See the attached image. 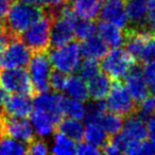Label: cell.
<instances>
[{"mask_svg": "<svg viewBox=\"0 0 155 155\" xmlns=\"http://www.w3.org/2000/svg\"><path fill=\"white\" fill-rule=\"evenodd\" d=\"M45 12V7L28 5L13 0L3 21L7 33L12 36H19L25 30L43 17Z\"/></svg>", "mask_w": 155, "mask_h": 155, "instance_id": "cell-1", "label": "cell"}, {"mask_svg": "<svg viewBox=\"0 0 155 155\" xmlns=\"http://www.w3.org/2000/svg\"><path fill=\"white\" fill-rule=\"evenodd\" d=\"M43 17L19 34V38L31 52L48 51L50 47V31H51L52 14L47 8Z\"/></svg>", "mask_w": 155, "mask_h": 155, "instance_id": "cell-2", "label": "cell"}, {"mask_svg": "<svg viewBox=\"0 0 155 155\" xmlns=\"http://www.w3.org/2000/svg\"><path fill=\"white\" fill-rule=\"evenodd\" d=\"M48 54L52 67L66 73L67 75L78 71L83 58L81 44L75 39L61 47L51 48Z\"/></svg>", "mask_w": 155, "mask_h": 155, "instance_id": "cell-3", "label": "cell"}, {"mask_svg": "<svg viewBox=\"0 0 155 155\" xmlns=\"http://www.w3.org/2000/svg\"><path fill=\"white\" fill-rule=\"evenodd\" d=\"M8 35L5 44L0 48V68L27 67L32 52L18 36Z\"/></svg>", "mask_w": 155, "mask_h": 155, "instance_id": "cell-4", "label": "cell"}, {"mask_svg": "<svg viewBox=\"0 0 155 155\" xmlns=\"http://www.w3.org/2000/svg\"><path fill=\"white\" fill-rule=\"evenodd\" d=\"M0 85L11 94L34 97L36 95L30 79V74L25 67L0 68Z\"/></svg>", "mask_w": 155, "mask_h": 155, "instance_id": "cell-5", "label": "cell"}, {"mask_svg": "<svg viewBox=\"0 0 155 155\" xmlns=\"http://www.w3.org/2000/svg\"><path fill=\"white\" fill-rule=\"evenodd\" d=\"M101 60L100 68L114 80H122L137 63L127 49L120 47L110 50Z\"/></svg>", "mask_w": 155, "mask_h": 155, "instance_id": "cell-6", "label": "cell"}, {"mask_svg": "<svg viewBox=\"0 0 155 155\" xmlns=\"http://www.w3.org/2000/svg\"><path fill=\"white\" fill-rule=\"evenodd\" d=\"M29 74L36 94L50 91L49 79L52 64L48 51L33 52L29 62Z\"/></svg>", "mask_w": 155, "mask_h": 155, "instance_id": "cell-7", "label": "cell"}, {"mask_svg": "<svg viewBox=\"0 0 155 155\" xmlns=\"http://www.w3.org/2000/svg\"><path fill=\"white\" fill-rule=\"evenodd\" d=\"M105 101L107 110L123 117H127L137 110V102L133 99L121 80H115Z\"/></svg>", "mask_w": 155, "mask_h": 155, "instance_id": "cell-8", "label": "cell"}, {"mask_svg": "<svg viewBox=\"0 0 155 155\" xmlns=\"http://www.w3.org/2000/svg\"><path fill=\"white\" fill-rule=\"evenodd\" d=\"M48 10L52 14L51 31H50V47L58 48L74 41L75 35L72 22L60 13V9Z\"/></svg>", "mask_w": 155, "mask_h": 155, "instance_id": "cell-9", "label": "cell"}, {"mask_svg": "<svg viewBox=\"0 0 155 155\" xmlns=\"http://www.w3.org/2000/svg\"><path fill=\"white\" fill-rule=\"evenodd\" d=\"M1 132L2 135L10 136L22 142L29 143L34 139V130L27 118L13 117L2 114L1 118Z\"/></svg>", "mask_w": 155, "mask_h": 155, "instance_id": "cell-10", "label": "cell"}, {"mask_svg": "<svg viewBox=\"0 0 155 155\" xmlns=\"http://www.w3.org/2000/svg\"><path fill=\"white\" fill-rule=\"evenodd\" d=\"M64 100L65 96L61 93L54 91H47L36 94L32 102L34 108H38V110L50 113L58 124V122L64 118V112H63Z\"/></svg>", "mask_w": 155, "mask_h": 155, "instance_id": "cell-11", "label": "cell"}, {"mask_svg": "<svg viewBox=\"0 0 155 155\" xmlns=\"http://www.w3.org/2000/svg\"><path fill=\"white\" fill-rule=\"evenodd\" d=\"M98 17L124 30L129 25V17L125 11V0H106L102 5Z\"/></svg>", "mask_w": 155, "mask_h": 155, "instance_id": "cell-12", "label": "cell"}, {"mask_svg": "<svg viewBox=\"0 0 155 155\" xmlns=\"http://www.w3.org/2000/svg\"><path fill=\"white\" fill-rule=\"evenodd\" d=\"M125 87L137 103L144 99L150 94V88L142 74L141 66L136 63L125 75Z\"/></svg>", "mask_w": 155, "mask_h": 155, "instance_id": "cell-13", "label": "cell"}, {"mask_svg": "<svg viewBox=\"0 0 155 155\" xmlns=\"http://www.w3.org/2000/svg\"><path fill=\"white\" fill-rule=\"evenodd\" d=\"M30 122L34 132L39 138H48L53 135L58 127V122L50 113L43 110L34 108L30 114Z\"/></svg>", "mask_w": 155, "mask_h": 155, "instance_id": "cell-14", "label": "cell"}, {"mask_svg": "<svg viewBox=\"0 0 155 155\" xmlns=\"http://www.w3.org/2000/svg\"><path fill=\"white\" fill-rule=\"evenodd\" d=\"M33 108V102L31 97L18 94H12L8 96L3 104V114L13 117L27 118L30 116Z\"/></svg>", "mask_w": 155, "mask_h": 155, "instance_id": "cell-15", "label": "cell"}, {"mask_svg": "<svg viewBox=\"0 0 155 155\" xmlns=\"http://www.w3.org/2000/svg\"><path fill=\"white\" fill-rule=\"evenodd\" d=\"M97 33L108 47H121L124 43V31L106 20H101L97 24Z\"/></svg>", "mask_w": 155, "mask_h": 155, "instance_id": "cell-16", "label": "cell"}, {"mask_svg": "<svg viewBox=\"0 0 155 155\" xmlns=\"http://www.w3.org/2000/svg\"><path fill=\"white\" fill-rule=\"evenodd\" d=\"M122 127V133L130 140H144L149 136V131L144 120L140 118L136 113L127 116Z\"/></svg>", "mask_w": 155, "mask_h": 155, "instance_id": "cell-17", "label": "cell"}, {"mask_svg": "<svg viewBox=\"0 0 155 155\" xmlns=\"http://www.w3.org/2000/svg\"><path fill=\"white\" fill-rule=\"evenodd\" d=\"M125 11H127L129 21L134 25L133 27L148 26L149 3L146 0H125Z\"/></svg>", "mask_w": 155, "mask_h": 155, "instance_id": "cell-18", "label": "cell"}, {"mask_svg": "<svg viewBox=\"0 0 155 155\" xmlns=\"http://www.w3.org/2000/svg\"><path fill=\"white\" fill-rule=\"evenodd\" d=\"M63 91H65L68 97L79 101L87 102L89 100L88 85L81 75L69 74V77H67L66 79Z\"/></svg>", "mask_w": 155, "mask_h": 155, "instance_id": "cell-19", "label": "cell"}, {"mask_svg": "<svg viewBox=\"0 0 155 155\" xmlns=\"http://www.w3.org/2000/svg\"><path fill=\"white\" fill-rule=\"evenodd\" d=\"M89 98L93 100L105 99L112 88V78L104 72H99L97 75L88 80Z\"/></svg>", "mask_w": 155, "mask_h": 155, "instance_id": "cell-20", "label": "cell"}, {"mask_svg": "<svg viewBox=\"0 0 155 155\" xmlns=\"http://www.w3.org/2000/svg\"><path fill=\"white\" fill-rule=\"evenodd\" d=\"M68 3L79 17L87 19H96L102 7V0H68Z\"/></svg>", "mask_w": 155, "mask_h": 155, "instance_id": "cell-21", "label": "cell"}, {"mask_svg": "<svg viewBox=\"0 0 155 155\" xmlns=\"http://www.w3.org/2000/svg\"><path fill=\"white\" fill-rule=\"evenodd\" d=\"M81 51H82L83 58L101 60L108 52V46L100 36L94 35L89 38L82 41Z\"/></svg>", "mask_w": 155, "mask_h": 155, "instance_id": "cell-22", "label": "cell"}, {"mask_svg": "<svg viewBox=\"0 0 155 155\" xmlns=\"http://www.w3.org/2000/svg\"><path fill=\"white\" fill-rule=\"evenodd\" d=\"M56 129L58 130V132L65 134L68 137H70L71 139H73L74 141H82V139L84 138V131L85 127L83 125V123L81 122L79 119L75 118H63L62 120L58 122Z\"/></svg>", "mask_w": 155, "mask_h": 155, "instance_id": "cell-23", "label": "cell"}, {"mask_svg": "<svg viewBox=\"0 0 155 155\" xmlns=\"http://www.w3.org/2000/svg\"><path fill=\"white\" fill-rule=\"evenodd\" d=\"M50 152L58 155H70L75 154L77 152V144L73 139L68 137L61 132H54L53 134V143H52Z\"/></svg>", "mask_w": 155, "mask_h": 155, "instance_id": "cell-24", "label": "cell"}, {"mask_svg": "<svg viewBox=\"0 0 155 155\" xmlns=\"http://www.w3.org/2000/svg\"><path fill=\"white\" fill-rule=\"evenodd\" d=\"M110 136L101 127L99 123H86V127L84 131V139L87 142L99 147L102 150V147L106 143Z\"/></svg>", "mask_w": 155, "mask_h": 155, "instance_id": "cell-25", "label": "cell"}, {"mask_svg": "<svg viewBox=\"0 0 155 155\" xmlns=\"http://www.w3.org/2000/svg\"><path fill=\"white\" fill-rule=\"evenodd\" d=\"M99 123L101 127L107 133L108 136H113L119 133L123 127V116L116 113L104 112L99 119Z\"/></svg>", "mask_w": 155, "mask_h": 155, "instance_id": "cell-26", "label": "cell"}, {"mask_svg": "<svg viewBox=\"0 0 155 155\" xmlns=\"http://www.w3.org/2000/svg\"><path fill=\"white\" fill-rule=\"evenodd\" d=\"M28 143L12 138L10 136L2 135L0 137V154H27Z\"/></svg>", "mask_w": 155, "mask_h": 155, "instance_id": "cell-27", "label": "cell"}, {"mask_svg": "<svg viewBox=\"0 0 155 155\" xmlns=\"http://www.w3.org/2000/svg\"><path fill=\"white\" fill-rule=\"evenodd\" d=\"M75 38L78 41H84L89 37L94 36L97 33V24L95 19L79 17L73 25Z\"/></svg>", "mask_w": 155, "mask_h": 155, "instance_id": "cell-28", "label": "cell"}, {"mask_svg": "<svg viewBox=\"0 0 155 155\" xmlns=\"http://www.w3.org/2000/svg\"><path fill=\"white\" fill-rule=\"evenodd\" d=\"M63 112H64V115H67L68 117L82 120L86 114V105H84L82 101L72 99L70 97H65Z\"/></svg>", "mask_w": 155, "mask_h": 155, "instance_id": "cell-29", "label": "cell"}, {"mask_svg": "<svg viewBox=\"0 0 155 155\" xmlns=\"http://www.w3.org/2000/svg\"><path fill=\"white\" fill-rule=\"evenodd\" d=\"M78 71H79V74L85 81H88L100 72V64L98 62V60L85 58V60L81 62V65L79 67V69H78Z\"/></svg>", "mask_w": 155, "mask_h": 155, "instance_id": "cell-30", "label": "cell"}, {"mask_svg": "<svg viewBox=\"0 0 155 155\" xmlns=\"http://www.w3.org/2000/svg\"><path fill=\"white\" fill-rule=\"evenodd\" d=\"M154 113H155V95L152 94V95L147 96L142 101L139 102V104L137 105L136 114L140 118L146 120L148 117H150Z\"/></svg>", "mask_w": 155, "mask_h": 155, "instance_id": "cell-31", "label": "cell"}, {"mask_svg": "<svg viewBox=\"0 0 155 155\" xmlns=\"http://www.w3.org/2000/svg\"><path fill=\"white\" fill-rule=\"evenodd\" d=\"M66 79H67V74L62 71L58 70H52L51 74H50V79H49V84H50V89L54 91H64V86L65 83H66Z\"/></svg>", "mask_w": 155, "mask_h": 155, "instance_id": "cell-32", "label": "cell"}, {"mask_svg": "<svg viewBox=\"0 0 155 155\" xmlns=\"http://www.w3.org/2000/svg\"><path fill=\"white\" fill-rule=\"evenodd\" d=\"M142 74H143L144 80L148 84L149 88L153 91H155V61L146 62L144 65L141 67Z\"/></svg>", "mask_w": 155, "mask_h": 155, "instance_id": "cell-33", "label": "cell"}, {"mask_svg": "<svg viewBox=\"0 0 155 155\" xmlns=\"http://www.w3.org/2000/svg\"><path fill=\"white\" fill-rule=\"evenodd\" d=\"M151 61H155V33H153L147 41L140 58V62L146 63Z\"/></svg>", "mask_w": 155, "mask_h": 155, "instance_id": "cell-34", "label": "cell"}, {"mask_svg": "<svg viewBox=\"0 0 155 155\" xmlns=\"http://www.w3.org/2000/svg\"><path fill=\"white\" fill-rule=\"evenodd\" d=\"M50 152L48 144L44 140V138L41 139H33L31 142L28 143V153L27 154H48Z\"/></svg>", "mask_w": 155, "mask_h": 155, "instance_id": "cell-35", "label": "cell"}, {"mask_svg": "<svg viewBox=\"0 0 155 155\" xmlns=\"http://www.w3.org/2000/svg\"><path fill=\"white\" fill-rule=\"evenodd\" d=\"M75 153L80 155H97L101 154L102 150L99 147L94 146L87 141H80V143L77 146V152Z\"/></svg>", "mask_w": 155, "mask_h": 155, "instance_id": "cell-36", "label": "cell"}, {"mask_svg": "<svg viewBox=\"0 0 155 155\" xmlns=\"http://www.w3.org/2000/svg\"><path fill=\"white\" fill-rule=\"evenodd\" d=\"M147 24L148 27L155 33V0L149 2V11L148 17H147Z\"/></svg>", "mask_w": 155, "mask_h": 155, "instance_id": "cell-37", "label": "cell"}, {"mask_svg": "<svg viewBox=\"0 0 155 155\" xmlns=\"http://www.w3.org/2000/svg\"><path fill=\"white\" fill-rule=\"evenodd\" d=\"M102 153H105V154H108V155H116L121 152H120V150L116 147V144L110 140V138H108L106 143L102 147Z\"/></svg>", "mask_w": 155, "mask_h": 155, "instance_id": "cell-38", "label": "cell"}, {"mask_svg": "<svg viewBox=\"0 0 155 155\" xmlns=\"http://www.w3.org/2000/svg\"><path fill=\"white\" fill-rule=\"evenodd\" d=\"M44 2V7L48 8V9H51V10H58L65 5L67 2H68V0H43Z\"/></svg>", "mask_w": 155, "mask_h": 155, "instance_id": "cell-39", "label": "cell"}, {"mask_svg": "<svg viewBox=\"0 0 155 155\" xmlns=\"http://www.w3.org/2000/svg\"><path fill=\"white\" fill-rule=\"evenodd\" d=\"M13 0H0V21H5Z\"/></svg>", "mask_w": 155, "mask_h": 155, "instance_id": "cell-40", "label": "cell"}, {"mask_svg": "<svg viewBox=\"0 0 155 155\" xmlns=\"http://www.w3.org/2000/svg\"><path fill=\"white\" fill-rule=\"evenodd\" d=\"M146 120L149 134H151L152 136H155V113L151 115L150 117H148Z\"/></svg>", "mask_w": 155, "mask_h": 155, "instance_id": "cell-41", "label": "cell"}, {"mask_svg": "<svg viewBox=\"0 0 155 155\" xmlns=\"http://www.w3.org/2000/svg\"><path fill=\"white\" fill-rule=\"evenodd\" d=\"M7 38H8V35H7V30H5V24H3V21H0V48L5 44Z\"/></svg>", "mask_w": 155, "mask_h": 155, "instance_id": "cell-42", "label": "cell"}, {"mask_svg": "<svg viewBox=\"0 0 155 155\" xmlns=\"http://www.w3.org/2000/svg\"><path fill=\"white\" fill-rule=\"evenodd\" d=\"M8 98V91L0 85V115L3 113V104Z\"/></svg>", "mask_w": 155, "mask_h": 155, "instance_id": "cell-43", "label": "cell"}, {"mask_svg": "<svg viewBox=\"0 0 155 155\" xmlns=\"http://www.w3.org/2000/svg\"><path fill=\"white\" fill-rule=\"evenodd\" d=\"M17 1H20V2H24V3H28V5H41V7H44L43 0H17Z\"/></svg>", "mask_w": 155, "mask_h": 155, "instance_id": "cell-44", "label": "cell"}, {"mask_svg": "<svg viewBox=\"0 0 155 155\" xmlns=\"http://www.w3.org/2000/svg\"><path fill=\"white\" fill-rule=\"evenodd\" d=\"M151 142V146H152V149H153V153L155 154V136H152V139L150 140Z\"/></svg>", "mask_w": 155, "mask_h": 155, "instance_id": "cell-45", "label": "cell"}, {"mask_svg": "<svg viewBox=\"0 0 155 155\" xmlns=\"http://www.w3.org/2000/svg\"><path fill=\"white\" fill-rule=\"evenodd\" d=\"M2 136V133H1V127H0V137Z\"/></svg>", "mask_w": 155, "mask_h": 155, "instance_id": "cell-46", "label": "cell"}, {"mask_svg": "<svg viewBox=\"0 0 155 155\" xmlns=\"http://www.w3.org/2000/svg\"><path fill=\"white\" fill-rule=\"evenodd\" d=\"M150 1H152V0H150Z\"/></svg>", "mask_w": 155, "mask_h": 155, "instance_id": "cell-47", "label": "cell"}]
</instances>
